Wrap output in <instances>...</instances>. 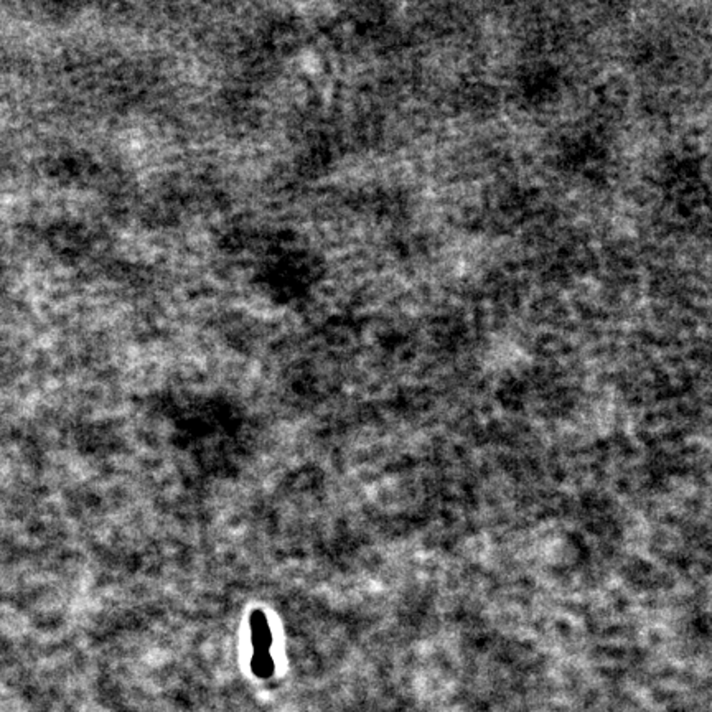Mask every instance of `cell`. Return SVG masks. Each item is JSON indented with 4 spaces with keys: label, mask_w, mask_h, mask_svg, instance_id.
<instances>
[{
    "label": "cell",
    "mask_w": 712,
    "mask_h": 712,
    "mask_svg": "<svg viewBox=\"0 0 712 712\" xmlns=\"http://www.w3.org/2000/svg\"><path fill=\"white\" fill-rule=\"evenodd\" d=\"M251 630H252V645H254V656H252V670L257 676L273 674L274 663L270 660L269 649L273 636H270L269 623L261 610H256L251 615Z\"/></svg>",
    "instance_id": "obj_1"
}]
</instances>
